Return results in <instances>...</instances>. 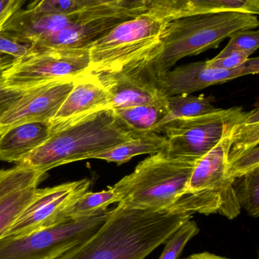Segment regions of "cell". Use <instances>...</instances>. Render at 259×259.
I'll use <instances>...</instances> for the list:
<instances>
[{
	"label": "cell",
	"mask_w": 259,
	"mask_h": 259,
	"mask_svg": "<svg viewBox=\"0 0 259 259\" xmlns=\"http://www.w3.org/2000/svg\"><path fill=\"white\" fill-rule=\"evenodd\" d=\"M167 98L168 96H164L151 103L113 110L123 125L134 134L154 132L169 113Z\"/></svg>",
	"instance_id": "obj_20"
},
{
	"label": "cell",
	"mask_w": 259,
	"mask_h": 259,
	"mask_svg": "<svg viewBox=\"0 0 259 259\" xmlns=\"http://www.w3.org/2000/svg\"><path fill=\"white\" fill-rule=\"evenodd\" d=\"M259 47V32L256 29L238 30L230 36V41L225 49L217 55L221 57L233 51H242L252 55Z\"/></svg>",
	"instance_id": "obj_27"
},
{
	"label": "cell",
	"mask_w": 259,
	"mask_h": 259,
	"mask_svg": "<svg viewBox=\"0 0 259 259\" xmlns=\"http://www.w3.org/2000/svg\"><path fill=\"white\" fill-rule=\"evenodd\" d=\"M135 135L123 125L113 109L106 108L53 131L19 164L46 173L62 164L91 159Z\"/></svg>",
	"instance_id": "obj_2"
},
{
	"label": "cell",
	"mask_w": 259,
	"mask_h": 259,
	"mask_svg": "<svg viewBox=\"0 0 259 259\" xmlns=\"http://www.w3.org/2000/svg\"><path fill=\"white\" fill-rule=\"evenodd\" d=\"M151 3V0H79L80 9L100 7L112 10H129L149 8Z\"/></svg>",
	"instance_id": "obj_30"
},
{
	"label": "cell",
	"mask_w": 259,
	"mask_h": 259,
	"mask_svg": "<svg viewBox=\"0 0 259 259\" xmlns=\"http://www.w3.org/2000/svg\"><path fill=\"white\" fill-rule=\"evenodd\" d=\"M30 13L65 14L80 9L79 0H30L24 9Z\"/></svg>",
	"instance_id": "obj_28"
},
{
	"label": "cell",
	"mask_w": 259,
	"mask_h": 259,
	"mask_svg": "<svg viewBox=\"0 0 259 259\" xmlns=\"http://www.w3.org/2000/svg\"><path fill=\"white\" fill-rule=\"evenodd\" d=\"M259 145V109L244 112L234 127L231 148Z\"/></svg>",
	"instance_id": "obj_25"
},
{
	"label": "cell",
	"mask_w": 259,
	"mask_h": 259,
	"mask_svg": "<svg viewBox=\"0 0 259 259\" xmlns=\"http://www.w3.org/2000/svg\"><path fill=\"white\" fill-rule=\"evenodd\" d=\"M199 226L195 221L186 222L166 242L164 252L159 259H179L187 243L199 234Z\"/></svg>",
	"instance_id": "obj_26"
},
{
	"label": "cell",
	"mask_w": 259,
	"mask_h": 259,
	"mask_svg": "<svg viewBox=\"0 0 259 259\" xmlns=\"http://www.w3.org/2000/svg\"><path fill=\"white\" fill-rule=\"evenodd\" d=\"M34 47L21 42L16 38L0 32V53L14 58L15 60L24 57L34 50Z\"/></svg>",
	"instance_id": "obj_31"
},
{
	"label": "cell",
	"mask_w": 259,
	"mask_h": 259,
	"mask_svg": "<svg viewBox=\"0 0 259 259\" xmlns=\"http://www.w3.org/2000/svg\"><path fill=\"white\" fill-rule=\"evenodd\" d=\"M167 100L170 108L169 113L155 127L154 132L158 133L163 125L173 120L201 116L219 109L213 106L211 97L204 95L195 97L190 94H181L168 97Z\"/></svg>",
	"instance_id": "obj_21"
},
{
	"label": "cell",
	"mask_w": 259,
	"mask_h": 259,
	"mask_svg": "<svg viewBox=\"0 0 259 259\" xmlns=\"http://www.w3.org/2000/svg\"><path fill=\"white\" fill-rule=\"evenodd\" d=\"M15 59L7 55L0 53V117L8 110L17 100H19L27 91H15L6 88L3 80V73L12 66Z\"/></svg>",
	"instance_id": "obj_29"
},
{
	"label": "cell",
	"mask_w": 259,
	"mask_h": 259,
	"mask_svg": "<svg viewBox=\"0 0 259 259\" xmlns=\"http://www.w3.org/2000/svg\"><path fill=\"white\" fill-rule=\"evenodd\" d=\"M155 53L120 69L97 73L109 94L114 110L147 104L167 96L160 88L158 76L152 65Z\"/></svg>",
	"instance_id": "obj_11"
},
{
	"label": "cell",
	"mask_w": 259,
	"mask_h": 259,
	"mask_svg": "<svg viewBox=\"0 0 259 259\" xmlns=\"http://www.w3.org/2000/svg\"><path fill=\"white\" fill-rule=\"evenodd\" d=\"M184 259H231L225 257L219 256L214 254L208 252H200V253L193 254L187 258Z\"/></svg>",
	"instance_id": "obj_34"
},
{
	"label": "cell",
	"mask_w": 259,
	"mask_h": 259,
	"mask_svg": "<svg viewBox=\"0 0 259 259\" xmlns=\"http://www.w3.org/2000/svg\"><path fill=\"white\" fill-rule=\"evenodd\" d=\"M250 55L242 51H233L221 57H214L211 60L206 61L207 65L211 68L220 69L233 70L242 66Z\"/></svg>",
	"instance_id": "obj_32"
},
{
	"label": "cell",
	"mask_w": 259,
	"mask_h": 259,
	"mask_svg": "<svg viewBox=\"0 0 259 259\" xmlns=\"http://www.w3.org/2000/svg\"><path fill=\"white\" fill-rule=\"evenodd\" d=\"M259 167V145L231 148L228 155V173L233 179Z\"/></svg>",
	"instance_id": "obj_24"
},
{
	"label": "cell",
	"mask_w": 259,
	"mask_h": 259,
	"mask_svg": "<svg viewBox=\"0 0 259 259\" xmlns=\"http://www.w3.org/2000/svg\"><path fill=\"white\" fill-rule=\"evenodd\" d=\"M120 202V196L109 187L108 190L82 194L65 213L66 219H81L107 211L109 205Z\"/></svg>",
	"instance_id": "obj_22"
},
{
	"label": "cell",
	"mask_w": 259,
	"mask_h": 259,
	"mask_svg": "<svg viewBox=\"0 0 259 259\" xmlns=\"http://www.w3.org/2000/svg\"><path fill=\"white\" fill-rule=\"evenodd\" d=\"M109 210L68 219L33 234L0 240V259H57L85 241L104 222Z\"/></svg>",
	"instance_id": "obj_8"
},
{
	"label": "cell",
	"mask_w": 259,
	"mask_h": 259,
	"mask_svg": "<svg viewBox=\"0 0 259 259\" xmlns=\"http://www.w3.org/2000/svg\"><path fill=\"white\" fill-rule=\"evenodd\" d=\"M27 0H0V31Z\"/></svg>",
	"instance_id": "obj_33"
},
{
	"label": "cell",
	"mask_w": 259,
	"mask_h": 259,
	"mask_svg": "<svg viewBox=\"0 0 259 259\" xmlns=\"http://www.w3.org/2000/svg\"><path fill=\"white\" fill-rule=\"evenodd\" d=\"M51 134L48 122L26 123L0 135V161L20 163L44 144Z\"/></svg>",
	"instance_id": "obj_18"
},
{
	"label": "cell",
	"mask_w": 259,
	"mask_h": 259,
	"mask_svg": "<svg viewBox=\"0 0 259 259\" xmlns=\"http://www.w3.org/2000/svg\"><path fill=\"white\" fill-rule=\"evenodd\" d=\"M198 161L171 156L164 151L141 161L132 173L111 187L120 196L119 204L124 206L172 212Z\"/></svg>",
	"instance_id": "obj_4"
},
{
	"label": "cell",
	"mask_w": 259,
	"mask_h": 259,
	"mask_svg": "<svg viewBox=\"0 0 259 259\" xmlns=\"http://www.w3.org/2000/svg\"><path fill=\"white\" fill-rule=\"evenodd\" d=\"M167 149V140L160 133L150 132L136 134L129 141L117 145L112 149L94 155L92 158L105 160L117 164H124L138 155H151L164 152Z\"/></svg>",
	"instance_id": "obj_19"
},
{
	"label": "cell",
	"mask_w": 259,
	"mask_h": 259,
	"mask_svg": "<svg viewBox=\"0 0 259 259\" xmlns=\"http://www.w3.org/2000/svg\"><path fill=\"white\" fill-rule=\"evenodd\" d=\"M89 47L35 48L3 73L5 86L27 91L53 82L73 80L90 71Z\"/></svg>",
	"instance_id": "obj_7"
},
{
	"label": "cell",
	"mask_w": 259,
	"mask_h": 259,
	"mask_svg": "<svg viewBox=\"0 0 259 259\" xmlns=\"http://www.w3.org/2000/svg\"><path fill=\"white\" fill-rule=\"evenodd\" d=\"M44 174L20 164L0 170V240L30 203Z\"/></svg>",
	"instance_id": "obj_14"
},
{
	"label": "cell",
	"mask_w": 259,
	"mask_h": 259,
	"mask_svg": "<svg viewBox=\"0 0 259 259\" xmlns=\"http://www.w3.org/2000/svg\"><path fill=\"white\" fill-rule=\"evenodd\" d=\"M147 12L168 21L192 15L225 12L258 15L259 0H152Z\"/></svg>",
	"instance_id": "obj_17"
},
{
	"label": "cell",
	"mask_w": 259,
	"mask_h": 259,
	"mask_svg": "<svg viewBox=\"0 0 259 259\" xmlns=\"http://www.w3.org/2000/svg\"><path fill=\"white\" fill-rule=\"evenodd\" d=\"M244 112L241 107L219 109L201 116L173 120L158 133L164 134L168 155L199 160L218 144Z\"/></svg>",
	"instance_id": "obj_9"
},
{
	"label": "cell",
	"mask_w": 259,
	"mask_h": 259,
	"mask_svg": "<svg viewBox=\"0 0 259 259\" xmlns=\"http://www.w3.org/2000/svg\"><path fill=\"white\" fill-rule=\"evenodd\" d=\"M91 185V181L85 178L56 187L36 189L30 203L1 240L24 237L67 220L65 213L68 208L89 190Z\"/></svg>",
	"instance_id": "obj_10"
},
{
	"label": "cell",
	"mask_w": 259,
	"mask_h": 259,
	"mask_svg": "<svg viewBox=\"0 0 259 259\" xmlns=\"http://www.w3.org/2000/svg\"><path fill=\"white\" fill-rule=\"evenodd\" d=\"M106 108H111L109 94L98 74L92 71L85 73L75 79L72 90L50 121L51 133Z\"/></svg>",
	"instance_id": "obj_16"
},
{
	"label": "cell",
	"mask_w": 259,
	"mask_h": 259,
	"mask_svg": "<svg viewBox=\"0 0 259 259\" xmlns=\"http://www.w3.org/2000/svg\"><path fill=\"white\" fill-rule=\"evenodd\" d=\"M258 15L225 12L183 17L168 21L152 59L158 77L187 56L215 49L238 30L257 29Z\"/></svg>",
	"instance_id": "obj_3"
},
{
	"label": "cell",
	"mask_w": 259,
	"mask_h": 259,
	"mask_svg": "<svg viewBox=\"0 0 259 259\" xmlns=\"http://www.w3.org/2000/svg\"><path fill=\"white\" fill-rule=\"evenodd\" d=\"M107 12L99 8H83L70 13L34 14L21 9L6 23L0 32L34 47L41 39L79 22L89 15Z\"/></svg>",
	"instance_id": "obj_15"
},
{
	"label": "cell",
	"mask_w": 259,
	"mask_h": 259,
	"mask_svg": "<svg viewBox=\"0 0 259 259\" xmlns=\"http://www.w3.org/2000/svg\"><path fill=\"white\" fill-rule=\"evenodd\" d=\"M151 1H152V0H151ZM150 4H151V3H150Z\"/></svg>",
	"instance_id": "obj_35"
},
{
	"label": "cell",
	"mask_w": 259,
	"mask_h": 259,
	"mask_svg": "<svg viewBox=\"0 0 259 259\" xmlns=\"http://www.w3.org/2000/svg\"><path fill=\"white\" fill-rule=\"evenodd\" d=\"M234 192L240 208L253 218L259 216V167L234 179Z\"/></svg>",
	"instance_id": "obj_23"
},
{
	"label": "cell",
	"mask_w": 259,
	"mask_h": 259,
	"mask_svg": "<svg viewBox=\"0 0 259 259\" xmlns=\"http://www.w3.org/2000/svg\"><path fill=\"white\" fill-rule=\"evenodd\" d=\"M167 23L147 11L115 26L90 46V71H114L152 56Z\"/></svg>",
	"instance_id": "obj_6"
},
{
	"label": "cell",
	"mask_w": 259,
	"mask_h": 259,
	"mask_svg": "<svg viewBox=\"0 0 259 259\" xmlns=\"http://www.w3.org/2000/svg\"><path fill=\"white\" fill-rule=\"evenodd\" d=\"M258 72L259 59L256 57L248 59L242 66L233 70L211 68L206 62H193L170 70L158 77V80L163 92L171 97L193 94L213 85Z\"/></svg>",
	"instance_id": "obj_13"
},
{
	"label": "cell",
	"mask_w": 259,
	"mask_h": 259,
	"mask_svg": "<svg viewBox=\"0 0 259 259\" xmlns=\"http://www.w3.org/2000/svg\"><path fill=\"white\" fill-rule=\"evenodd\" d=\"M74 81L53 82L26 93L0 117V135L26 123H50L72 90Z\"/></svg>",
	"instance_id": "obj_12"
},
{
	"label": "cell",
	"mask_w": 259,
	"mask_h": 259,
	"mask_svg": "<svg viewBox=\"0 0 259 259\" xmlns=\"http://www.w3.org/2000/svg\"><path fill=\"white\" fill-rule=\"evenodd\" d=\"M235 126L199 160L185 193L172 212L219 214L231 220L238 217L241 208L233 187L234 179L228 173V155Z\"/></svg>",
	"instance_id": "obj_5"
},
{
	"label": "cell",
	"mask_w": 259,
	"mask_h": 259,
	"mask_svg": "<svg viewBox=\"0 0 259 259\" xmlns=\"http://www.w3.org/2000/svg\"><path fill=\"white\" fill-rule=\"evenodd\" d=\"M193 213L131 208L119 204L88 239L57 259H144L182 226Z\"/></svg>",
	"instance_id": "obj_1"
}]
</instances>
